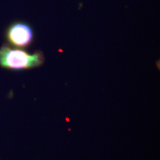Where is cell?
<instances>
[{"mask_svg":"<svg viewBox=\"0 0 160 160\" xmlns=\"http://www.w3.org/2000/svg\"><path fill=\"white\" fill-rule=\"evenodd\" d=\"M33 31L28 24L16 22L10 25L6 30L7 41L14 47L25 48L31 45L33 40Z\"/></svg>","mask_w":160,"mask_h":160,"instance_id":"2","label":"cell"},{"mask_svg":"<svg viewBox=\"0 0 160 160\" xmlns=\"http://www.w3.org/2000/svg\"><path fill=\"white\" fill-rule=\"evenodd\" d=\"M45 61L42 53H33L4 45L0 48V66L10 70H26L42 65Z\"/></svg>","mask_w":160,"mask_h":160,"instance_id":"1","label":"cell"}]
</instances>
